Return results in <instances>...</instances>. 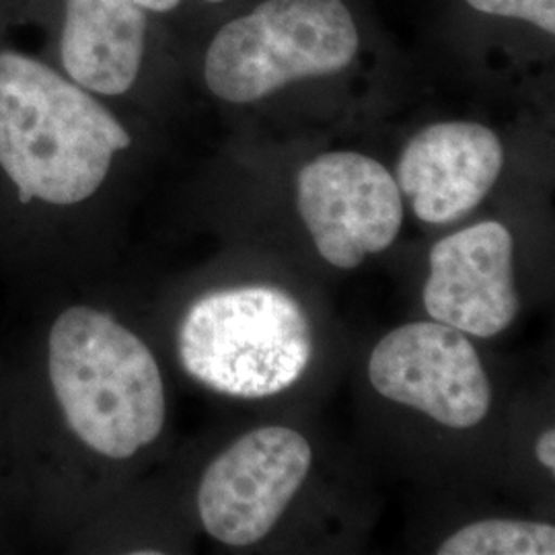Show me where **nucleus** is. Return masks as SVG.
Listing matches in <instances>:
<instances>
[{"label":"nucleus","instance_id":"nucleus-5","mask_svg":"<svg viewBox=\"0 0 555 555\" xmlns=\"http://www.w3.org/2000/svg\"><path fill=\"white\" fill-rule=\"evenodd\" d=\"M313 451L293 428H258L233 442L206 469L198 490L204 529L245 547L268 535L311 469Z\"/></svg>","mask_w":555,"mask_h":555},{"label":"nucleus","instance_id":"nucleus-4","mask_svg":"<svg viewBox=\"0 0 555 555\" xmlns=\"http://www.w3.org/2000/svg\"><path fill=\"white\" fill-rule=\"evenodd\" d=\"M357 50V23L341 0H263L220 29L204 77L220 100L251 103L293 80L344 70Z\"/></svg>","mask_w":555,"mask_h":555},{"label":"nucleus","instance_id":"nucleus-13","mask_svg":"<svg viewBox=\"0 0 555 555\" xmlns=\"http://www.w3.org/2000/svg\"><path fill=\"white\" fill-rule=\"evenodd\" d=\"M535 455L539 463L543 467H547L550 472L555 469V433L554 430H545L539 440H537Z\"/></svg>","mask_w":555,"mask_h":555},{"label":"nucleus","instance_id":"nucleus-3","mask_svg":"<svg viewBox=\"0 0 555 555\" xmlns=\"http://www.w3.org/2000/svg\"><path fill=\"white\" fill-rule=\"evenodd\" d=\"M179 360L222 396L263 399L298 383L313 358V327L297 298L258 284L199 297L179 325Z\"/></svg>","mask_w":555,"mask_h":555},{"label":"nucleus","instance_id":"nucleus-2","mask_svg":"<svg viewBox=\"0 0 555 555\" xmlns=\"http://www.w3.org/2000/svg\"><path fill=\"white\" fill-rule=\"evenodd\" d=\"M52 389L73 433L93 451L128 459L159 438L165 387L146 344L89 307L64 311L48 341Z\"/></svg>","mask_w":555,"mask_h":555},{"label":"nucleus","instance_id":"nucleus-11","mask_svg":"<svg viewBox=\"0 0 555 555\" xmlns=\"http://www.w3.org/2000/svg\"><path fill=\"white\" fill-rule=\"evenodd\" d=\"M555 529L527 520H481L459 529L438 555H554Z\"/></svg>","mask_w":555,"mask_h":555},{"label":"nucleus","instance_id":"nucleus-8","mask_svg":"<svg viewBox=\"0 0 555 555\" xmlns=\"http://www.w3.org/2000/svg\"><path fill=\"white\" fill-rule=\"evenodd\" d=\"M513 237L496 220L438 241L424 307L433 321L477 337L498 336L518 315Z\"/></svg>","mask_w":555,"mask_h":555},{"label":"nucleus","instance_id":"nucleus-12","mask_svg":"<svg viewBox=\"0 0 555 555\" xmlns=\"http://www.w3.org/2000/svg\"><path fill=\"white\" fill-rule=\"evenodd\" d=\"M467 4L479 13L527 21L547 34L555 31V0H467Z\"/></svg>","mask_w":555,"mask_h":555},{"label":"nucleus","instance_id":"nucleus-15","mask_svg":"<svg viewBox=\"0 0 555 555\" xmlns=\"http://www.w3.org/2000/svg\"><path fill=\"white\" fill-rule=\"evenodd\" d=\"M206 2H222V0H206Z\"/></svg>","mask_w":555,"mask_h":555},{"label":"nucleus","instance_id":"nucleus-7","mask_svg":"<svg viewBox=\"0 0 555 555\" xmlns=\"http://www.w3.org/2000/svg\"><path fill=\"white\" fill-rule=\"evenodd\" d=\"M297 206L319 256L341 270L385 251L403 222L396 179L360 153H327L305 165L297 179Z\"/></svg>","mask_w":555,"mask_h":555},{"label":"nucleus","instance_id":"nucleus-14","mask_svg":"<svg viewBox=\"0 0 555 555\" xmlns=\"http://www.w3.org/2000/svg\"><path fill=\"white\" fill-rule=\"evenodd\" d=\"M142 9H151V11H157V13H165V11H171L179 4V0H134Z\"/></svg>","mask_w":555,"mask_h":555},{"label":"nucleus","instance_id":"nucleus-6","mask_svg":"<svg viewBox=\"0 0 555 555\" xmlns=\"http://www.w3.org/2000/svg\"><path fill=\"white\" fill-rule=\"evenodd\" d=\"M369 377L380 396L449 428H474L492 405V385L474 344L438 321L408 323L383 337Z\"/></svg>","mask_w":555,"mask_h":555},{"label":"nucleus","instance_id":"nucleus-1","mask_svg":"<svg viewBox=\"0 0 555 555\" xmlns=\"http://www.w3.org/2000/svg\"><path fill=\"white\" fill-rule=\"evenodd\" d=\"M130 134L80 85L23 54H0V167L23 204L93 196Z\"/></svg>","mask_w":555,"mask_h":555},{"label":"nucleus","instance_id":"nucleus-10","mask_svg":"<svg viewBox=\"0 0 555 555\" xmlns=\"http://www.w3.org/2000/svg\"><path fill=\"white\" fill-rule=\"evenodd\" d=\"M144 34L134 0H66L62 64L82 89L121 95L139 77Z\"/></svg>","mask_w":555,"mask_h":555},{"label":"nucleus","instance_id":"nucleus-9","mask_svg":"<svg viewBox=\"0 0 555 555\" xmlns=\"http://www.w3.org/2000/svg\"><path fill=\"white\" fill-rule=\"evenodd\" d=\"M504 165L496 134L474 121H442L417 132L397 163V185L417 219L447 224L488 196Z\"/></svg>","mask_w":555,"mask_h":555}]
</instances>
